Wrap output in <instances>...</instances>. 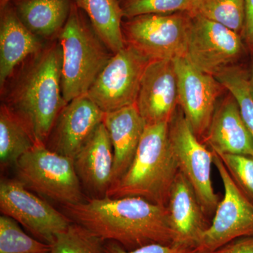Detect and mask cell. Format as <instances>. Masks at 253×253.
<instances>
[{"label": "cell", "mask_w": 253, "mask_h": 253, "mask_svg": "<svg viewBox=\"0 0 253 253\" xmlns=\"http://www.w3.org/2000/svg\"><path fill=\"white\" fill-rule=\"evenodd\" d=\"M61 208L73 222L127 251L151 244L172 245L166 207L142 198H89Z\"/></svg>", "instance_id": "1"}, {"label": "cell", "mask_w": 253, "mask_h": 253, "mask_svg": "<svg viewBox=\"0 0 253 253\" xmlns=\"http://www.w3.org/2000/svg\"><path fill=\"white\" fill-rule=\"evenodd\" d=\"M19 66L1 89L2 104L24 123L37 142L46 144L68 104L61 88L62 49L59 40L44 45Z\"/></svg>", "instance_id": "2"}, {"label": "cell", "mask_w": 253, "mask_h": 253, "mask_svg": "<svg viewBox=\"0 0 253 253\" xmlns=\"http://www.w3.org/2000/svg\"><path fill=\"white\" fill-rule=\"evenodd\" d=\"M179 171L169 142V123L148 125L129 169L106 196L142 198L166 207Z\"/></svg>", "instance_id": "3"}, {"label": "cell", "mask_w": 253, "mask_h": 253, "mask_svg": "<svg viewBox=\"0 0 253 253\" xmlns=\"http://www.w3.org/2000/svg\"><path fill=\"white\" fill-rule=\"evenodd\" d=\"M86 16L73 2L67 21L58 36L62 49L61 88L66 103L87 94L113 54Z\"/></svg>", "instance_id": "4"}, {"label": "cell", "mask_w": 253, "mask_h": 253, "mask_svg": "<svg viewBox=\"0 0 253 253\" xmlns=\"http://www.w3.org/2000/svg\"><path fill=\"white\" fill-rule=\"evenodd\" d=\"M17 179L36 194L64 205L86 199L72 158L57 154L37 142L15 165Z\"/></svg>", "instance_id": "5"}, {"label": "cell", "mask_w": 253, "mask_h": 253, "mask_svg": "<svg viewBox=\"0 0 253 253\" xmlns=\"http://www.w3.org/2000/svg\"><path fill=\"white\" fill-rule=\"evenodd\" d=\"M191 16L188 11L146 14L124 19L126 44L150 61L186 57Z\"/></svg>", "instance_id": "6"}, {"label": "cell", "mask_w": 253, "mask_h": 253, "mask_svg": "<svg viewBox=\"0 0 253 253\" xmlns=\"http://www.w3.org/2000/svg\"><path fill=\"white\" fill-rule=\"evenodd\" d=\"M169 139L179 171L194 188L206 215L213 217L221 201L211 179L214 154L194 134L179 106L169 123Z\"/></svg>", "instance_id": "7"}, {"label": "cell", "mask_w": 253, "mask_h": 253, "mask_svg": "<svg viewBox=\"0 0 253 253\" xmlns=\"http://www.w3.org/2000/svg\"><path fill=\"white\" fill-rule=\"evenodd\" d=\"M150 60L126 44L115 53L88 91V97L104 113L136 104Z\"/></svg>", "instance_id": "8"}, {"label": "cell", "mask_w": 253, "mask_h": 253, "mask_svg": "<svg viewBox=\"0 0 253 253\" xmlns=\"http://www.w3.org/2000/svg\"><path fill=\"white\" fill-rule=\"evenodd\" d=\"M213 154V164L222 181L224 195L196 253H213L233 240L253 235V204L236 185L220 157Z\"/></svg>", "instance_id": "9"}, {"label": "cell", "mask_w": 253, "mask_h": 253, "mask_svg": "<svg viewBox=\"0 0 253 253\" xmlns=\"http://www.w3.org/2000/svg\"><path fill=\"white\" fill-rule=\"evenodd\" d=\"M0 211L21 224L33 237L49 245L73 222L17 179H1Z\"/></svg>", "instance_id": "10"}, {"label": "cell", "mask_w": 253, "mask_h": 253, "mask_svg": "<svg viewBox=\"0 0 253 253\" xmlns=\"http://www.w3.org/2000/svg\"><path fill=\"white\" fill-rule=\"evenodd\" d=\"M191 16L186 58L200 71L215 77L241 57L242 36L219 23Z\"/></svg>", "instance_id": "11"}, {"label": "cell", "mask_w": 253, "mask_h": 253, "mask_svg": "<svg viewBox=\"0 0 253 253\" xmlns=\"http://www.w3.org/2000/svg\"><path fill=\"white\" fill-rule=\"evenodd\" d=\"M178 106L201 141L207 134L224 86L212 75L200 71L186 57L174 60Z\"/></svg>", "instance_id": "12"}, {"label": "cell", "mask_w": 253, "mask_h": 253, "mask_svg": "<svg viewBox=\"0 0 253 253\" xmlns=\"http://www.w3.org/2000/svg\"><path fill=\"white\" fill-rule=\"evenodd\" d=\"M136 106L146 126L169 123L178 109L174 61H150L141 79Z\"/></svg>", "instance_id": "13"}, {"label": "cell", "mask_w": 253, "mask_h": 253, "mask_svg": "<svg viewBox=\"0 0 253 253\" xmlns=\"http://www.w3.org/2000/svg\"><path fill=\"white\" fill-rule=\"evenodd\" d=\"M104 113L87 95L72 100L58 116L46 147L73 159L103 123Z\"/></svg>", "instance_id": "14"}, {"label": "cell", "mask_w": 253, "mask_h": 253, "mask_svg": "<svg viewBox=\"0 0 253 253\" xmlns=\"http://www.w3.org/2000/svg\"><path fill=\"white\" fill-rule=\"evenodd\" d=\"M166 209L174 237L172 246L196 249L211 221L194 188L180 171L171 188Z\"/></svg>", "instance_id": "15"}, {"label": "cell", "mask_w": 253, "mask_h": 253, "mask_svg": "<svg viewBox=\"0 0 253 253\" xmlns=\"http://www.w3.org/2000/svg\"><path fill=\"white\" fill-rule=\"evenodd\" d=\"M73 161L83 189L92 195L91 198L106 196L112 184L114 155L104 123L96 128Z\"/></svg>", "instance_id": "16"}, {"label": "cell", "mask_w": 253, "mask_h": 253, "mask_svg": "<svg viewBox=\"0 0 253 253\" xmlns=\"http://www.w3.org/2000/svg\"><path fill=\"white\" fill-rule=\"evenodd\" d=\"M202 141L218 155L253 156L252 136L243 119L237 101L231 94L217 105Z\"/></svg>", "instance_id": "17"}, {"label": "cell", "mask_w": 253, "mask_h": 253, "mask_svg": "<svg viewBox=\"0 0 253 253\" xmlns=\"http://www.w3.org/2000/svg\"><path fill=\"white\" fill-rule=\"evenodd\" d=\"M42 42L20 21L11 2L1 8L0 20V86L20 65L41 51Z\"/></svg>", "instance_id": "18"}, {"label": "cell", "mask_w": 253, "mask_h": 253, "mask_svg": "<svg viewBox=\"0 0 253 253\" xmlns=\"http://www.w3.org/2000/svg\"><path fill=\"white\" fill-rule=\"evenodd\" d=\"M103 123L109 133L114 155L112 186L131 166L146 125L136 104L105 113Z\"/></svg>", "instance_id": "19"}, {"label": "cell", "mask_w": 253, "mask_h": 253, "mask_svg": "<svg viewBox=\"0 0 253 253\" xmlns=\"http://www.w3.org/2000/svg\"><path fill=\"white\" fill-rule=\"evenodd\" d=\"M20 21L40 38L59 36L67 21L72 0H12Z\"/></svg>", "instance_id": "20"}, {"label": "cell", "mask_w": 253, "mask_h": 253, "mask_svg": "<svg viewBox=\"0 0 253 253\" xmlns=\"http://www.w3.org/2000/svg\"><path fill=\"white\" fill-rule=\"evenodd\" d=\"M72 1L85 14L96 34L113 54L126 46L122 28L124 16L118 0Z\"/></svg>", "instance_id": "21"}, {"label": "cell", "mask_w": 253, "mask_h": 253, "mask_svg": "<svg viewBox=\"0 0 253 253\" xmlns=\"http://www.w3.org/2000/svg\"><path fill=\"white\" fill-rule=\"evenodd\" d=\"M37 141L31 131L4 104L0 109V163L1 168L16 165Z\"/></svg>", "instance_id": "22"}, {"label": "cell", "mask_w": 253, "mask_h": 253, "mask_svg": "<svg viewBox=\"0 0 253 253\" xmlns=\"http://www.w3.org/2000/svg\"><path fill=\"white\" fill-rule=\"evenodd\" d=\"M190 14L219 23L243 36L246 9L244 0H193Z\"/></svg>", "instance_id": "23"}, {"label": "cell", "mask_w": 253, "mask_h": 253, "mask_svg": "<svg viewBox=\"0 0 253 253\" xmlns=\"http://www.w3.org/2000/svg\"><path fill=\"white\" fill-rule=\"evenodd\" d=\"M215 78L224 89L235 98L243 119L253 139V95L250 86L249 73L244 68L232 66Z\"/></svg>", "instance_id": "24"}, {"label": "cell", "mask_w": 253, "mask_h": 253, "mask_svg": "<svg viewBox=\"0 0 253 253\" xmlns=\"http://www.w3.org/2000/svg\"><path fill=\"white\" fill-rule=\"evenodd\" d=\"M50 253H106L105 241L77 223L56 236Z\"/></svg>", "instance_id": "25"}, {"label": "cell", "mask_w": 253, "mask_h": 253, "mask_svg": "<svg viewBox=\"0 0 253 253\" xmlns=\"http://www.w3.org/2000/svg\"><path fill=\"white\" fill-rule=\"evenodd\" d=\"M51 246L28 235L12 218L0 216V253H50Z\"/></svg>", "instance_id": "26"}, {"label": "cell", "mask_w": 253, "mask_h": 253, "mask_svg": "<svg viewBox=\"0 0 253 253\" xmlns=\"http://www.w3.org/2000/svg\"><path fill=\"white\" fill-rule=\"evenodd\" d=\"M124 19L146 14L189 11L193 0H118Z\"/></svg>", "instance_id": "27"}, {"label": "cell", "mask_w": 253, "mask_h": 253, "mask_svg": "<svg viewBox=\"0 0 253 253\" xmlns=\"http://www.w3.org/2000/svg\"><path fill=\"white\" fill-rule=\"evenodd\" d=\"M218 156L236 185L253 204V156L241 154Z\"/></svg>", "instance_id": "28"}, {"label": "cell", "mask_w": 253, "mask_h": 253, "mask_svg": "<svg viewBox=\"0 0 253 253\" xmlns=\"http://www.w3.org/2000/svg\"><path fill=\"white\" fill-rule=\"evenodd\" d=\"M106 253H196V249L175 247L170 245L151 244L127 251L114 241H105Z\"/></svg>", "instance_id": "29"}, {"label": "cell", "mask_w": 253, "mask_h": 253, "mask_svg": "<svg viewBox=\"0 0 253 253\" xmlns=\"http://www.w3.org/2000/svg\"><path fill=\"white\" fill-rule=\"evenodd\" d=\"M213 253H253V235L233 240Z\"/></svg>", "instance_id": "30"}, {"label": "cell", "mask_w": 253, "mask_h": 253, "mask_svg": "<svg viewBox=\"0 0 253 253\" xmlns=\"http://www.w3.org/2000/svg\"><path fill=\"white\" fill-rule=\"evenodd\" d=\"M246 9V22L244 37L250 49L253 51V0H244Z\"/></svg>", "instance_id": "31"}, {"label": "cell", "mask_w": 253, "mask_h": 253, "mask_svg": "<svg viewBox=\"0 0 253 253\" xmlns=\"http://www.w3.org/2000/svg\"><path fill=\"white\" fill-rule=\"evenodd\" d=\"M250 86H251V91L253 95V60L252 65H251V73H249Z\"/></svg>", "instance_id": "32"}, {"label": "cell", "mask_w": 253, "mask_h": 253, "mask_svg": "<svg viewBox=\"0 0 253 253\" xmlns=\"http://www.w3.org/2000/svg\"><path fill=\"white\" fill-rule=\"evenodd\" d=\"M12 0H0V7H4L9 3L11 2Z\"/></svg>", "instance_id": "33"}]
</instances>
